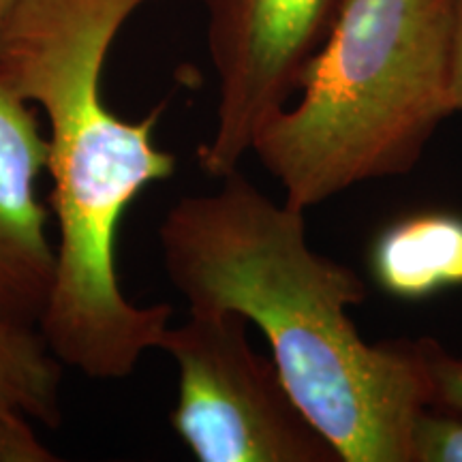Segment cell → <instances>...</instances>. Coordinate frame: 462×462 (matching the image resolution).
I'll list each match as a JSON object with an SVG mask.
<instances>
[{
	"mask_svg": "<svg viewBox=\"0 0 462 462\" xmlns=\"http://www.w3.org/2000/svg\"><path fill=\"white\" fill-rule=\"evenodd\" d=\"M150 3L159 0H14L0 28V84L50 123L56 281L39 330L58 360L90 379L129 377L173 315L170 304H133L118 276L126 210L178 167L154 140L165 103L126 120L103 97L109 50Z\"/></svg>",
	"mask_w": 462,
	"mask_h": 462,
	"instance_id": "1",
	"label": "cell"
},
{
	"mask_svg": "<svg viewBox=\"0 0 462 462\" xmlns=\"http://www.w3.org/2000/svg\"><path fill=\"white\" fill-rule=\"evenodd\" d=\"M306 210L274 201L240 170L208 195L176 201L159 227L167 279L189 310H234L273 360L340 462H409L426 407L413 340L371 345L349 309L366 285L306 240Z\"/></svg>",
	"mask_w": 462,
	"mask_h": 462,
	"instance_id": "2",
	"label": "cell"
},
{
	"mask_svg": "<svg viewBox=\"0 0 462 462\" xmlns=\"http://www.w3.org/2000/svg\"><path fill=\"white\" fill-rule=\"evenodd\" d=\"M454 0H346L293 103L251 152L287 204L319 206L420 163L449 106Z\"/></svg>",
	"mask_w": 462,
	"mask_h": 462,
	"instance_id": "3",
	"label": "cell"
},
{
	"mask_svg": "<svg viewBox=\"0 0 462 462\" xmlns=\"http://www.w3.org/2000/svg\"><path fill=\"white\" fill-rule=\"evenodd\" d=\"M159 349L178 366L170 424L199 462H340L234 310H189Z\"/></svg>",
	"mask_w": 462,
	"mask_h": 462,
	"instance_id": "4",
	"label": "cell"
},
{
	"mask_svg": "<svg viewBox=\"0 0 462 462\" xmlns=\"http://www.w3.org/2000/svg\"><path fill=\"white\" fill-rule=\"evenodd\" d=\"M346 0H201L217 78V120L198 148L208 176L240 170L253 140L298 95Z\"/></svg>",
	"mask_w": 462,
	"mask_h": 462,
	"instance_id": "5",
	"label": "cell"
},
{
	"mask_svg": "<svg viewBox=\"0 0 462 462\" xmlns=\"http://www.w3.org/2000/svg\"><path fill=\"white\" fill-rule=\"evenodd\" d=\"M43 170L48 140L37 109L0 84V319L26 326L42 323L56 281Z\"/></svg>",
	"mask_w": 462,
	"mask_h": 462,
	"instance_id": "6",
	"label": "cell"
},
{
	"mask_svg": "<svg viewBox=\"0 0 462 462\" xmlns=\"http://www.w3.org/2000/svg\"><path fill=\"white\" fill-rule=\"evenodd\" d=\"M62 368L39 326L0 319V462L54 460L32 424L60 426Z\"/></svg>",
	"mask_w": 462,
	"mask_h": 462,
	"instance_id": "7",
	"label": "cell"
},
{
	"mask_svg": "<svg viewBox=\"0 0 462 462\" xmlns=\"http://www.w3.org/2000/svg\"><path fill=\"white\" fill-rule=\"evenodd\" d=\"M374 281L398 300H424L462 287V217L418 212L379 234L371 251Z\"/></svg>",
	"mask_w": 462,
	"mask_h": 462,
	"instance_id": "8",
	"label": "cell"
},
{
	"mask_svg": "<svg viewBox=\"0 0 462 462\" xmlns=\"http://www.w3.org/2000/svg\"><path fill=\"white\" fill-rule=\"evenodd\" d=\"M413 343L424 379L426 407L462 418V360L449 356L435 338L424 337Z\"/></svg>",
	"mask_w": 462,
	"mask_h": 462,
	"instance_id": "9",
	"label": "cell"
},
{
	"mask_svg": "<svg viewBox=\"0 0 462 462\" xmlns=\"http://www.w3.org/2000/svg\"><path fill=\"white\" fill-rule=\"evenodd\" d=\"M409 462H462L460 415L421 409L409 435Z\"/></svg>",
	"mask_w": 462,
	"mask_h": 462,
	"instance_id": "10",
	"label": "cell"
},
{
	"mask_svg": "<svg viewBox=\"0 0 462 462\" xmlns=\"http://www.w3.org/2000/svg\"><path fill=\"white\" fill-rule=\"evenodd\" d=\"M449 106L462 114V0H454L452 37H449Z\"/></svg>",
	"mask_w": 462,
	"mask_h": 462,
	"instance_id": "11",
	"label": "cell"
},
{
	"mask_svg": "<svg viewBox=\"0 0 462 462\" xmlns=\"http://www.w3.org/2000/svg\"><path fill=\"white\" fill-rule=\"evenodd\" d=\"M11 5H14V0H0V28L5 24V17H7Z\"/></svg>",
	"mask_w": 462,
	"mask_h": 462,
	"instance_id": "12",
	"label": "cell"
}]
</instances>
